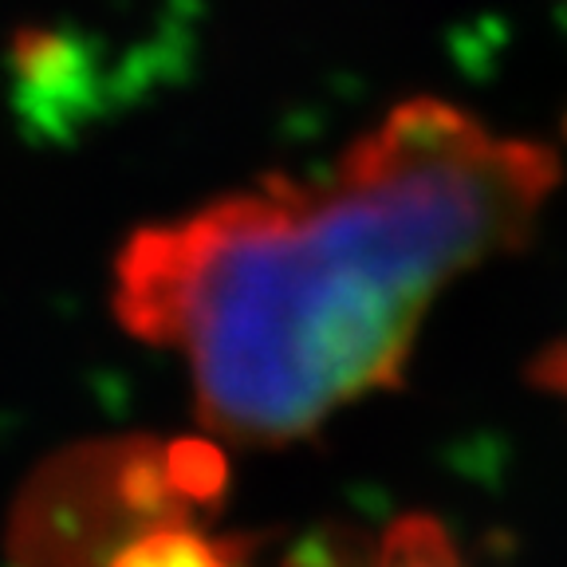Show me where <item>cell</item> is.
I'll return each instance as SVG.
<instances>
[{
    "mask_svg": "<svg viewBox=\"0 0 567 567\" xmlns=\"http://www.w3.org/2000/svg\"><path fill=\"white\" fill-rule=\"evenodd\" d=\"M559 182L548 142L402 99L316 174H268L134 229L111 308L182 354L217 437L300 442L402 379L437 296L528 245Z\"/></svg>",
    "mask_w": 567,
    "mask_h": 567,
    "instance_id": "cell-1",
    "label": "cell"
},
{
    "mask_svg": "<svg viewBox=\"0 0 567 567\" xmlns=\"http://www.w3.org/2000/svg\"><path fill=\"white\" fill-rule=\"evenodd\" d=\"M292 567H470L430 516H402L379 536L351 540L343 548H316Z\"/></svg>",
    "mask_w": 567,
    "mask_h": 567,
    "instance_id": "cell-2",
    "label": "cell"
},
{
    "mask_svg": "<svg viewBox=\"0 0 567 567\" xmlns=\"http://www.w3.org/2000/svg\"><path fill=\"white\" fill-rule=\"evenodd\" d=\"M115 567H229L221 559V548L205 544L202 536H182V532H154L142 536L134 548L118 556Z\"/></svg>",
    "mask_w": 567,
    "mask_h": 567,
    "instance_id": "cell-3",
    "label": "cell"
},
{
    "mask_svg": "<svg viewBox=\"0 0 567 567\" xmlns=\"http://www.w3.org/2000/svg\"><path fill=\"white\" fill-rule=\"evenodd\" d=\"M536 386H544L548 394L567 402V343L548 347V351L536 359Z\"/></svg>",
    "mask_w": 567,
    "mask_h": 567,
    "instance_id": "cell-4",
    "label": "cell"
}]
</instances>
